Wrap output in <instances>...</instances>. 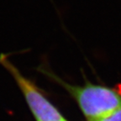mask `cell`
I'll use <instances>...</instances> for the list:
<instances>
[{"label": "cell", "mask_w": 121, "mask_h": 121, "mask_svg": "<svg viewBox=\"0 0 121 121\" xmlns=\"http://www.w3.org/2000/svg\"><path fill=\"white\" fill-rule=\"evenodd\" d=\"M88 121H121V108L116 111L113 112V113H109L108 115Z\"/></svg>", "instance_id": "obj_3"}, {"label": "cell", "mask_w": 121, "mask_h": 121, "mask_svg": "<svg viewBox=\"0 0 121 121\" xmlns=\"http://www.w3.org/2000/svg\"><path fill=\"white\" fill-rule=\"evenodd\" d=\"M65 121H67V120H66H66H65Z\"/></svg>", "instance_id": "obj_4"}, {"label": "cell", "mask_w": 121, "mask_h": 121, "mask_svg": "<svg viewBox=\"0 0 121 121\" xmlns=\"http://www.w3.org/2000/svg\"><path fill=\"white\" fill-rule=\"evenodd\" d=\"M70 93L87 120L99 119L121 108V87H107L86 83L83 86L72 85L60 80L54 74L43 71Z\"/></svg>", "instance_id": "obj_1"}, {"label": "cell", "mask_w": 121, "mask_h": 121, "mask_svg": "<svg viewBox=\"0 0 121 121\" xmlns=\"http://www.w3.org/2000/svg\"><path fill=\"white\" fill-rule=\"evenodd\" d=\"M0 63L13 77L35 121H65L66 119L45 96L35 83L26 78L4 54L0 55Z\"/></svg>", "instance_id": "obj_2"}]
</instances>
